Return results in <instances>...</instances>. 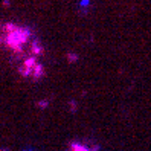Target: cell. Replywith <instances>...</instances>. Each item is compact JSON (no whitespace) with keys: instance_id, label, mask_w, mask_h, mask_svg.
Segmentation results:
<instances>
[{"instance_id":"cell-1","label":"cell","mask_w":151,"mask_h":151,"mask_svg":"<svg viewBox=\"0 0 151 151\" xmlns=\"http://www.w3.org/2000/svg\"><path fill=\"white\" fill-rule=\"evenodd\" d=\"M70 151H96L93 148H90L87 144H81V142H73L70 145Z\"/></svg>"}]
</instances>
